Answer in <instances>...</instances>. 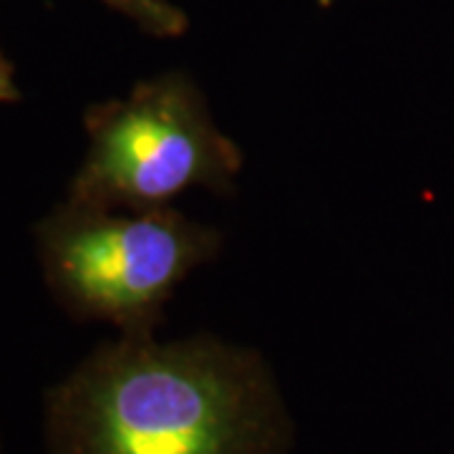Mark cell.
I'll return each mask as SVG.
<instances>
[{
  "label": "cell",
  "mask_w": 454,
  "mask_h": 454,
  "mask_svg": "<svg viewBox=\"0 0 454 454\" xmlns=\"http://www.w3.org/2000/svg\"><path fill=\"white\" fill-rule=\"evenodd\" d=\"M134 26L157 38H175L187 31L190 20L172 0H101Z\"/></svg>",
  "instance_id": "277c9868"
},
{
  "label": "cell",
  "mask_w": 454,
  "mask_h": 454,
  "mask_svg": "<svg viewBox=\"0 0 454 454\" xmlns=\"http://www.w3.org/2000/svg\"><path fill=\"white\" fill-rule=\"evenodd\" d=\"M220 232L172 207L106 210L66 200L38 225L43 278L68 313L149 336L177 286L220 253Z\"/></svg>",
  "instance_id": "7a4b0ae2"
},
{
  "label": "cell",
  "mask_w": 454,
  "mask_h": 454,
  "mask_svg": "<svg viewBox=\"0 0 454 454\" xmlns=\"http://www.w3.org/2000/svg\"><path fill=\"white\" fill-rule=\"evenodd\" d=\"M291 439L265 358L212 336L121 333L46 394L49 454H288Z\"/></svg>",
  "instance_id": "6da1fadb"
},
{
  "label": "cell",
  "mask_w": 454,
  "mask_h": 454,
  "mask_svg": "<svg viewBox=\"0 0 454 454\" xmlns=\"http://www.w3.org/2000/svg\"><path fill=\"white\" fill-rule=\"evenodd\" d=\"M18 98H20V91L13 79V66L0 53V104H11Z\"/></svg>",
  "instance_id": "5b68a950"
},
{
  "label": "cell",
  "mask_w": 454,
  "mask_h": 454,
  "mask_svg": "<svg viewBox=\"0 0 454 454\" xmlns=\"http://www.w3.org/2000/svg\"><path fill=\"white\" fill-rule=\"evenodd\" d=\"M89 149L68 202L106 210H157L187 190H232L238 145L217 129L195 82L169 71L137 83L127 98L94 104Z\"/></svg>",
  "instance_id": "3957f363"
},
{
  "label": "cell",
  "mask_w": 454,
  "mask_h": 454,
  "mask_svg": "<svg viewBox=\"0 0 454 454\" xmlns=\"http://www.w3.org/2000/svg\"><path fill=\"white\" fill-rule=\"evenodd\" d=\"M324 3H331V0H324Z\"/></svg>",
  "instance_id": "8992f818"
}]
</instances>
